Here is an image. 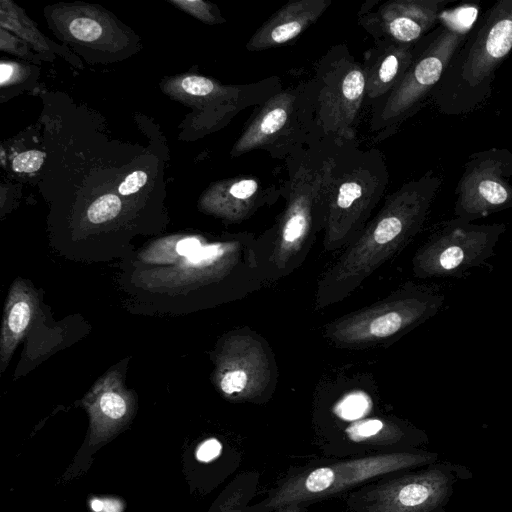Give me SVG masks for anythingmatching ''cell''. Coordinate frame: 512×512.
<instances>
[{
  "instance_id": "6da1fadb",
  "label": "cell",
  "mask_w": 512,
  "mask_h": 512,
  "mask_svg": "<svg viewBox=\"0 0 512 512\" xmlns=\"http://www.w3.org/2000/svg\"><path fill=\"white\" fill-rule=\"evenodd\" d=\"M338 142L312 139L287 160L288 179L281 191L286 203L274 225L254 243L261 275L278 280L305 261L317 235L324 231L331 173Z\"/></svg>"
},
{
  "instance_id": "7a4b0ae2",
  "label": "cell",
  "mask_w": 512,
  "mask_h": 512,
  "mask_svg": "<svg viewBox=\"0 0 512 512\" xmlns=\"http://www.w3.org/2000/svg\"><path fill=\"white\" fill-rule=\"evenodd\" d=\"M442 183V176L428 170L386 196L360 236L318 280L315 308L325 309L343 301L401 252L422 230Z\"/></svg>"
},
{
  "instance_id": "3957f363",
  "label": "cell",
  "mask_w": 512,
  "mask_h": 512,
  "mask_svg": "<svg viewBox=\"0 0 512 512\" xmlns=\"http://www.w3.org/2000/svg\"><path fill=\"white\" fill-rule=\"evenodd\" d=\"M511 51L512 0H499L470 28L434 88L430 99L439 112L461 115L482 105Z\"/></svg>"
},
{
  "instance_id": "277c9868",
  "label": "cell",
  "mask_w": 512,
  "mask_h": 512,
  "mask_svg": "<svg viewBox=\"0 0 512 512\" xmlns=\"http://www.w3.org/2000/svg\"><path fill=\"white\" fill-rule=\"evenodd\" d=\"M439 454L423 449L372 453L359 457L290 467L259 502L244 512H273L289 504H306L347 494L373 479L430 465Z\"/></svg>"
},
{
  "instance_id": "5b68a950",
  "label": "cell",
  "mask_w": 512,
  "mask_h": 512,
  "mask_svg": "<svg viewBox=\"0 0 512 512\" xmlns=\"http://www.w3.org/2000/svg\"><path fill=\"white\" fill-rule=\"evenodd\" d=\"M388 185V166L379 150L361 149L356 140L338 145L331 173L324 251L343 250L360 236Z\"/></svg>"
},
{
  "instance_id": "8992f818",
  "label": "cell",
  "mask_w": 512,
  "mask_h": 512,
  "mask_svg": "<svg viewBox=\"0 0 512 512\" xmlns=\"http://www.w3.org/2000/svg\"><path fill=\"white\" fill-rule=\"evenodd\" d=\"M444 302L439 286L409 281L385 298L328 322L323 336L338 348L386 347L434 317Z\"/></svg>"
},
{
  "instance_id": "52a82bcc",
  "label": "cell",
  "mask_w": 512,
  "mask_h": 512,
  "mask_svg": "<svg viewBox=\"0 0 512 512\" xmlns=\"http://www.w3.org/2000/svg\"><path fill=\"white\" fill-rule=\"evenodd\" d=\"M471 477L465 465L439 459L357 487L346 494L342 512H445L455 486Z\"/></svg>"
},
{
  "instance_id": "ba28073f",
  "label": "cell",
  "mask_w": 512,
  "mask_h": 512,
  "mask_svg": "<svg viewBox=\"0 0 512 512\" xmlns=\"http://www.w3.org/2000/svg\"><path fill=\"white\" fill-rule=\"evenodd\" d=\"M470 29L448 24L441 17L436 28L422 38L414 59L394 89L373 103L370 130L389 136L417 113L440 81L452 56Z\"/></svg>"
},
{
  "instance_id": "9c48e42d",
  "label": "cell",
  "mask_w": 512,
  "mask_h": 512,
  "mask_svg": "<svg viewBox=\"0 0 512 512\" xmlns=\"http://www.w3.org/2000/svg\"><path fill=\"white\" fill-rule=\"evenodd\" d=\"M313 80L280 89L259 106L236 141L232 154L262 149L274 158H287L315 138Z\"/></svg>"
},
{
  "instance_id": "30bf717a",
  "label": "cell",
  "mask_w": 512,
  "mask_h": 512,
  "mask_svg": "<svg viewBox=\"0 0 512 512\" xmlns=\"http://www.w3.org/2000/svg\"><path fill=\"white\" fill-rule=\"evenodd\" d=\"M315 87V138L355 141V125L365 101L362 64L345 45L331 47L317 64Z\"/></svg>"
},
{
  "instance_id": "8fae6325",
  "label": "cell",
  "mask_w": 512,
  "mask_h": 512,
  "mask_svg": "<svg viewBox=\"0 0 512 512\" xmlns=\"http://www.w3.org/2000/svg\"><path fill=\"white\" fill-rule=\"evenodd\" d=\"M505 231L504 223L477 224L456 217L443 221L415 251L412 272L420 279L461 277L496 254Z\"/></svg>"
},
{
  "instance_id": "7c38bea8",
  "label": "cell",
  "mask_w": 512,
  "mask_h": 512,
  "mask_svg": "<svg viewBox=\"0 0 512 512\" xmlns=\"http://www.w3.org/2000/svg\"><path fill=\"white\" fill-rule=\"evenodd\" d=\"M218 370L221 392L236 402L263 404L278 382V367L268 341L250 328L236 331L223 345Z\"/></svg>"
},
{
  "instance_id": "4fadbf2b",
  "label": "cell",
  "mask_w": 512,
  "mask_h": 512,
  "mask_svg": "<svg viewBox=\"0 0 512 512\" xmlns=\"http://www.w3.org/2000/svg\"><path fill=\"white\" fill-rule=\"evenodd\" d=\"M455 196L454 217L467 222L512 208V152L490 148L470 154Z\"/></svg>"
},
{
  "instance_id": "5bb4252c",
  "label": "cell",
  "mask_w": 512,
  "mask_h": 512,
  "mask_svg": "<svg viewBox=\"0 0 512 512\" xmlns=\"http://www.w3.org/2000/svg\"><path fill=\"white\" fill-rule=\"evenodd\" d=\"M364 4L359 24L374 38L401 44H415L440 22L447 0H389L374 7Z\"/></svg>"
},
{
  "instance_id": "9a60e30c",
  "label": "cell",
  "mask_w": 512,
  "mask_h": 512,
  "mask_svg": "<svg viewBox=\"0 0 512 512\" xmlns=\"http://www.w3.org/2000/svg\"><path fill=\"white\" fill-rule=\"evenodd\" d=\"M331 0H293L272 14L246 44L248 51H262L286 44L312 24L331 5Z\"/></svg>"
},
{
  "instance_id": "2e32d148",
  "label": "cell",
  "mask_w": 512,
  "mask_h": 512,
  "mask_svg": "<svg viewBox=\"0 0 512 512\" xmlns=\"http://www.w3.org/2000/svg\"><path fill=\"white\" fill-rule=\"evenodd\" d=\"M417 43L375 42L365 53L362 64L366 82L365 99L374 103L394 89L410 67Z\"/></svg>"
},
{
  "instance_id": "e0dca14e",
  "label": "cell",
  "mask_w": 512,
  "mask_h": 512,
  "mask_svg": "<svg viewBox=\"0 0 512 512\" xmlns=\"http://www.w3.org/2000/svg\"><path fill=\"white\" fill-rule=\"evenodd\" d=\"M277 200L275 188L265 187L257 178L241 177L227 181L212 193L211 207L220 216L240 222L260 208Z\"/></svg>"
},
{
  "instance_id": "ac0fdd59",
  "label": "cell",
  "mask_w": 512,
  "mask_h": 512,
  "mask_svg": "<svg viewBox=\"0 0 512 512\" xmlns=\"http://www.w3.org/2000/svg\"><path fill=\"white\" fill-rule=\"evenodd\" d=\"M121 210V201L114 194H106L96 199L87 210L90 222L100 224L115 218Z\"/></svg>"
},
{
  "instance_id": "d6986e66",
  "label": "cell",
  "mask_w": 512,
  "mask_h": 512,
  "mask_svg": "<svg viewBox=\"0 0 512 512\" xmlns=\"http://www.w3.org/2000/svg\"><path fill=\"white\" fill-rule=\"evenodd\" d=\"M31 305L26 299L16 301L9 309L7 329L14 340L21 337L31 320Z\"/></svg>"
},
{
  "instance_id": "ffe728a7",
  "label": "cell",
  "mask_w": 512,
  "mask_h": 512,
  "mask_svg": "<svg viewBox=\"0 0 512 512\" xmlns=\"http://www.w3.org/2000/svg\"><path fill=\"white\" fill-rule=\"evenodd\" d=\"M71 34L81 41H94L102 34V27L90 18H76L70 24Z\"/></svg>"
},
{
  "instance_id": "44dd1931",
  "label": "cell",
  "mask_w": 512,
  "mask_h": 512,
  "mask_svg": "<svg viewBox=\"0 0 512 512\" xmlns=\"http://www.w3.org/2000/svg\"><path fill=\"white\" fill-rule=\"evenodd\" d=\"M99 406L103 414L112 419L123 417L127 410L125 400L113 392L104 393L100 398Z\"/></svg>"
},
{
  "instance_id": "7402d4cb",
  "label": "cell",
  "mask_w": 512,
  "mask_h": 512,
  "mask_svg": "<svg viewBox=\"0 0 512 512\" xmlns=\"http://www.w3.org/2000/svg\"><path fill=\"white\" fill-rule=\"evenodd\" d=\"M183 89L194 96H208L217 90L214 82L202 76H188L182 80Z\"/></svg>"
},
{
  "instance_id": "603a6c76",
  "label": "cell",
  "mask_w": 512,
  "mask_h": 512,
  "mask_svg": "<svg viewBox=\"0 0 512 512\" xmlns=\"http://www.w3.org/2000/svg\"><path fill=\"white\" fill-rule=\"evenodd\" d=\"M44 155L38 150H30L18 154L13 160V169L17 172H33L40 168Z\"/></svg>"
},
{
  "instance_id": "cb8c5ba5",
  "label": "cell",
  "mask_w": 512,
  "mask_h": 512,
  "mask_svg": "<svg viewBox=\"0 0 512 512\" xmlns=\"http://www.w3.org/2000/svg\"><path fill=\"white\" fill-rule=\"evenodd\" d=\"M147 181V175L144 171L138 170L129 174L120 184L118 191L122 195H129L137 192Z\"/></svg>"
},
{
  "instance_id": "d4e9b609",
  "label": "cell",
  "mask_w": 512,
  "mask_h": 512,
  "mask_svg": "<svg viewBox=\"0 0 512 512\" xmlns=\"http://www.w3.org/2000/svg\"><path fill=\"white\" fill-rule=\"evenodd\" d=\"M177 4L182 5L185 7V9H188L191 13L196 15L197 17L201 18L202 20L208 21V22H214L215 17L210 12L209 6L202 2V1H182L177 2Z\"/></svg>"
},
{
  "instance_id": "484cf974",
  "label": "cell",
  "mask_w": 512,
  "mask_h": 512,
  "mask_svg": "<svg viewBox=\"0 0 512 512\" xmlns=\"http://www.w3.org/2000/svg\"><path fill=\"white\" fill-rule=\"evenodd\" d=\"M220 451V443L215 439H209L199 446L196 455L198 460L207 462L217 457Z\"/></svg>"
},
{
  "instance_id": "4316f807",
  "label": "cell",
  "mask_w": 512,
  "mask_h": 512,
  "mask_svg": "<svg viewBox=\"0 0 512 512\" xmlns=\"http://www.w3.org/2000/svg\"><path fill=\"white\" fill-rule=\"evenodd\" d=\"M218 254V246H201L197 251L187 257V261L191 264L198 265L208 262V260L214 259Z\"/></svg>"
},
{
  "instance_id": "83f0119b",
  "label": "cell",
  "mask_w": 512,
  "mask_h": 512,
  "mask_svg": "<svg viewBox=\"0 0 512 512\" xmlns=\"http://www.w3.org/2000/svg\"><path fill=\"white\" fill-rule=\"evenodd\" d=\"M200 247V242L196 238H185L180 240L176 244V252L180 256H185L187 258L195 251H197Z\"/></svg>"
},
{
  "instance_id": "f1b7e54d",
  "label": "cell",
  "mask_w": 512,
  "mask_h": 512,
  "mask_svg": "<svg viewBox=\"0 0 512 512\" xmlns=\"http://www.w3.org/2000/svg\"><path fill=\"white\" fill-rule=\"evenodd\" d=\"M307 508L308 505L306 504L295 503L277 508L273 512H305Z\"/></svg>"
},
{
  "instance_id": "f546056e",
  "label": "cell",
  "mask_w": 512,
  "mask_h": 512,
  "mask_svg": "<svg viewBox=\"0 0 512 512\" xmlns=\"http://www.w3.org/2000/svg\"><path fill=\"white\" fill-rule=\"evenodd\" d=\"M12 66L8 64H1V84L3 85L12 75Z\"/></svg>"
}]
</instances>
